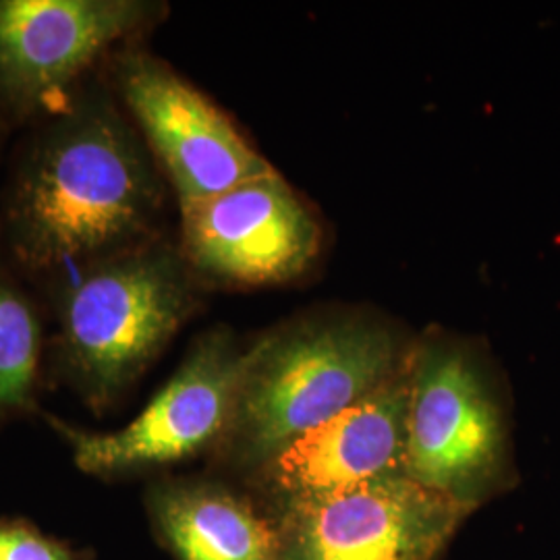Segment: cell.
I'll return each instance as SVG.
<instances>
[{"label": "cell", "mask_w": 560, "mask_h": 560, "mask_svg": "<svg viewBox=\"0 0 560 560\" xmlns=\"http://www.w3.org/2000/svg\"><path fill=\"white\" fill-rule=\"evenodd\" d=\"M166 185L104 78L27 125L0 200V247L48 284L161 240Z\"/></svg>", "instance_id": "1"}, {"label": "cell", "mask_w": 560, "mask_h": 560, "mask_svg": "<svg viewBox=\"0 0 560 560\" xmlns=\"http://www.w3.org/2000/svg\"><path fill=\"white\" fill-rule=\"evenodd\" d=\"M413 345L365 310H324L266 330L245 347L233 416L210 457L247 480L399 374Z\"/></svg>", "instance_id": "2"}, {"label": "cell", "mask_w": 560, "mask_h": 560, "mask_svg": "<svg viewBox=\"0 0 560 560\" xmlns=\"http://www.w3.org/2000/svg\"><path fill=\"white\" fill-rule=\"evenodd\" d=\"M201 287L166 237L52 284L60 381L94 416L108 413L198 314Z\"/></svg>", "instance_id": "3"}, {"label": "cell", "mask_w": 560, "mask_h": 560, "mask_svg": "<svg viewBox=\"0 0 560 560\" xmlns=\"http://www.w3.org/2000/svg\"><path fill=\"white\" fill-rule=\"evenodd\" d=\"M509 425L501 395L478 351L439 328L413 345L405 476L478 509L509 474Z\"/></svg>", "instance_id": "4"}, {"label": "cell", "mask_w": 560, "mask_h": 560, "mask_svg": "<svg viewBox=\"0 0 560 560\" xmlns=\"http://www.w3.org/2000/svg\"><path fill=\"white\" fill-rule=\"evenodd\" d=\"M245 347L229 326L208 328L171 381L119 430L94 432L55 416H46V423L81 474L102 481L129 480L212 455L233 416Z\"/></svg>", "instance_id": "5"}, {"label": "cell", "mask_w": 560, "mask_h": 560, "mask_svg": "<svg viewBox=\"0 0 560 560\" xmlns=\"http://www.w3.org/2000/svg\"><path fill=\"white\" fill-rule=\"evenodd\" d=\"M164 15L145 0H0V119H42Z\"/></svg>", "instance_id": "6"}, {"label": "cell", "mask_w": 560, "mask_h": 560, "mask_svg": "<svg viewBox=\"0 0 560 560\" xmlns=\"http://www.w3.org/2000/svg\"><path fill=\"white\" fill-rule=\"evenodd\" d=\"M104 78L173 187L179 210L275 171L226 113L141 42L113 52Z\"/></svg>", "instance_id": "7"}, {"label": "cell", "mask_w": 560, "mask_h": 560, "mask_svg": "<svg viewBox=\"0 0 560 560\" xmlns=\"http://www.w3.org/2000/svg\"><path fill=\"white\" fill-rule=\"evenodd\" d=\"M179 249L201 284H284L318 260L322 226L275 168L180 208Z\"/></svg>", "instance_id": "8"}, {"label": "cell", "mask_w": 560, "mask_h": 560, "mask_svg": "<svg viewBox=\"0 0 560 560\" xmlns=\"http://www.w3.org/2000/svg\"><path fill=\"white\" fill-rule=\"evenodd\" d=\"M467 515L397 476L295 502L270 517L279 560H439Z\"/></svg>", "instance_id": "9"}, {"label": "cell", "mask_w": 560, "mask_h": 560, "mask_svg": "<svg viewBox=\"0 0 560 560\" xmlns=\"http://www.w3.org/2000/svg\"><path fill=\"white\" fill-rule=\"evenodd\" d=\"M409 382L411 358L376 393L284 446L243 480L247 490L272 515L295 502L405 476Z\"/></svg>", "instance_id": "10"}, {"label": "cell", "mask_w": 560, "mask_h": 560, "mask_svg": "<svg viewBox=\"0 0 560 560\" xmlns=\"http://www.w3.org/2000/svg\"><path fill=\"white\" fill-rule=\"evenodd\" d=\"M145 513L177 560H279L277 523L249 490L226 481H152Z\"/></svg>", "instance_id": "11"}, {"label": "cell", "mask_w": 560, "mask_h": 560, "mask_svg": "<svg viewBox=\"0 0 560 560\" xmlns=\"http://www.w3.org/2000/svg\"><path fill=\"white\" fill-rule=\"evenodd\" d=\"M44 328L36 303L0 270V425L38 407Z\"/></svg>", "instance_id": "12"}, {"label": "cell", "mask_w": 560, "mask_h": 560, "mask_svg": "<svg viewBox=\"0 0 560 560\" xmlns=\"http://www.w3.org/2000/svg\"><path fill=\"white\" fill-rule=\"evenodd\" d=\"M0 560H92L80 548L20 517H0Z\"/></svg>", "instance_id": "13"}, {"label": "cell", "mask_w": 560, "mask_h": 560, "mask_svg": "<svg viewBox=\"0 0 560 560\" xmlns=\"http://www.w3.org/2000/svg\"><path fill=\"white\" fill-rule=\"evenodd\" d=\"M7 129H9V127L4 125V120L0 119V138L7 133Z\"/></svg>", "instance_id": "14"}]
</instances>
